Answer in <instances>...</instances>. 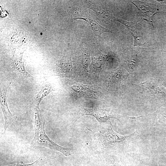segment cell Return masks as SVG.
Segmentation results:
<instances>
[{
    "mask_svg": "<svg viewBox=\"0 0 166 166\" xmlns=\"http://www.w3.org/2000/svg\"><path fill=\"white\" fill-rule=\"evenodd\" d=\"M34 115V136L31 141L32 145H39L51 149L59 151L66 156L71 154L69 150L57 144L52 141L45 132V120L41 113L39 107L35 106Z\"/></svg>",
    "mask_w": 166,
    "mask_h": 166,
    "instance_id": "1",
    "label": "cell"
},
{
    "mask_svg": "<svg viewBox=\"0 0 166 166\" xmlns=\"http://www.w3.org/2000/svg\"><path fill=\"white\" fill-rule=\"evenodd\" d=\"M11 84V82H8L1 85L0 102L5 120L4 132L12 122L17 118L10 111L7 102V92Z\"/></svg>",
    "mask_w": 166,
    "mask_h": 166,
    "instance_id": "2",
    "label": "cell"
},
{
    "mask_svg": "<svg viewBox=\"0 0 166 166\" xmlns=\"http://www.w3.org/2000/svg\"><path fill=\"white\" fill-rule=\"evenodd\" d=\"M118 21L124 25L128 29L134 39L133 46H140L146 47L147 44L144 41L143 33L139 25L136 22H128L121 18H116Z\"/></svg>",
    "mask_w": 166,
    "mask_h": 166,
    "instance_id": "3",
    "label": "cell"
},
{
    "mask_svg": "<svg viewBox=\"0 0 166 166\" xmlns=\"http://www.w3.org/2000/svg\"><path fill=\"white\" fill-rule=\"evenodd\" d=\"M141 57L137 51L132 49L127 50L124 57V62L128 71L132 72L137 69Z\"/></svg>",
    "mask_w": 166,
    "mask_h": 166,
    "instance_id": "4",
    "label": "cell"
},
{
    "mask_svg": "<svg viewBox=\"0 0 166 166\" xmlns=\"http://www.w3.org/2000/svg\"><path fill=\"white\" fill-rule=\"evenodd\" d=\"M137 8L138 13L142 19L146 21L150 27L152 28V18L156 13L155 10L150 6L142 4L136 5L133 2Z\"/></svg>",
    "mask_w": 166,
    "mask_h": 166,
    "instance_id": "5",
    "label": "cell"
},
{
    "mask_svg": "<svg viewBox=\"0 0 166 166\" xmlns=\"http://www.w3.org/2000/svg\"><path fill=\"white\" fill-rule=\"evenodd\" d=\"M87 6L88 8L95 11L99 17L115 20V18L105 7L90 2L87 4Z\"/></svg>",
    "mask_w": 166,
    "mask_h": 166,
    "instance_id": "6",
    "label": "cell"
},
{
    "mask_svg": "<svg viewBox=\"0 0 166 166\" xmlns=\"http://www.w3.org/2000/svg\"><path fill=\"white\" fill-rule=\"evenodd\" d=\"M78 19L84 20L88 23L90 25L93 34L95 36L100 37L101 34L103 33H112L109 30L99 24L95 20L90 18L78 17L75 19V20Z\"/></svg>",
    "mask_w": 166,
    "mask_h": 166,
    "instance_id": "7",
    "label": "cell"
},
{
    "mask_svg": "<svg viewBox=\"0 0 166 166\" xmlns=\"http://www.w3.org/2000/svg\"><path fill=\"white\" fill-rule=\"evenodd\" d=\"M52 91L51 86L48 85L42 86L40 88L33 101L35 106L39 107L41 101L44 97L47 95Z\"/></svg>",
    "mask_w": 166,
    "mask_h": 166,
    "instance_id": "8",
    "label": "cell"
},
{
    "mask_svg": "<svg viewBox=\"0 0 166 166\" xmlns=\"http://www.w3.org/2000/svg\"><path fill=\"white\" fill-rule=\"evenodd\" d=\"M86 114L94 116L100 122H105L111 117L108 114L99 109H94L89 110Z\"/></svg>",
    "mask_w": 166,
    "mask_h": 166,
    "instance_id": "9",
    "label": "cell"
},
{
    "mask_svg": "<svg viewBox=\"0 0 166 166\" xmlns=\"http://www.w3.org/2000/svg\"><path fill=\"white\" fill-rule=\"evenodd\" d=\"M61 66L65 72H68L70 69L71 64L69 60H65L61 62Z\"/></svg>",
    "mask_w": 166,
    "mask_h": 166,
    "instance_id": "10",
    "label": "cell"
},
{
    "mask_svg": "<svg viewBox=\"0 0 166 166\" xmlns=\"http://www.w3.org/2000/svg\"><path fill=\"white\" fill-rule=\"evenodd\" d=\"M40 159V158H39L34 163L30 164H24L23 162H21L19 164L15 163L5 166H37L39 162Z\"/></svg>",
    "mask_w": 166,
    "mask_h": 166,
    "instance_id": "11",
    "label": "cell"
},
{
    "mask_svg": "<svg viewBox=\"0 0 166 166\" xmlns=\"http://www.w3.org/2000/svg\"><path fill=\"white\" fill-rule=\"evenodd\" d=\"M160 110V114L163 117L166 119V109L162 108Z\"/></svg>",
    "mask_w": 166,
    "mask_h": 166,
    "instance_id": "12",
    "label": "cell"
}]
</instances>
